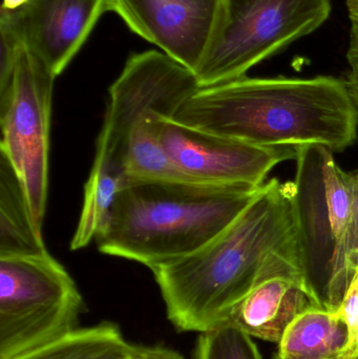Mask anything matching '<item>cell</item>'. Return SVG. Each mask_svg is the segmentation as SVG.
Returning <instances> with one entry per match:
<instances>
[{
  "label": "cell",
  "mask_w": 358,
  "mask_h": 359,
  "mask_svg": "<svg viewBox=\"0 0 358 359\" xmlns=\"http://www.w3.org/2000/svg\"><path fill=\"white\" fill-rule=\"evenodd\" d=\"M281 255L298 261L294 183L273 179L207 244L151 270L174 329L204 333L227 323Z\"/></svg>",
  "instance_id": "1"
},
{
  "label": "cell",
  "mask_w": 358,
  "mask_h": 359,
  "mask_svg": "<svg viewBox=\"0 0 358 359\" xmlns=\"http://www.w3.org/2000/svg\"><path fill=\"white\" fill-rule=\"evenodd\" d=\"M172 119L256 147L323 145L340 151L357 141L358 104L336 78L245 76L200 88Z\"/></svg>",
  "instance_id": "2"
},
{
  "label": "cell",
  "mask_w": 358,
  "mask_h": 359,
  "mask_svg": "<svg viewBox=\"0 0 358 359\" xmlns=\"http://www.w3.org/2000/svg\"><path fill=\"white\" fill-rule=\"evenodd\" d=\"M263 185L128 180L97 236L98 250L149 269L186 257L224 231Z\"/></svg>",
  "instance_id": "3"
},
{
  "label": "cell",
  "mask_w": 358,
  "mask_h": 359,
  "mask_svg": "<svg viewBox=\"0 0 358 359\" xmlns=\"http://www.w3.org/2000/svg\"><path fill=\"white\" fill-rule=\"evenodd\" d=\"M86 306L50 253L0 257V359H16L79 328Z\"/></svg>",
  "instance_id": "4"
},
{
  "label": "cell",
  "mask_w": 358,
  "mask_h": 359,
  "mask_svg": "<svg viewBox=\"0 0 358 359\" xmlns=\"http://www.w3.org/2000/svg\"><path fill=\"white\" fill-rule=\"evenodd\" d=\"M224 20L195 75L200 88L246 73L296 40L319 29L331 0H224Z\"/></svg>",
  "instance_id": "5"
},
{
  "label": "cell",
  "mask_w": 358,
  "mask_h": 359,
  "mask_svg": "<svg viewBox=\"0 0 358 359\" xmlns=\"http://www.w3.org/2000/svg\"><path fill=\"white\" fill-rule=\"evenodd\" d=\"M199 88L195 73L165 53L151 50L132 54L109 88L90 170L126 182L124 164L134 130L156 116L172 119Z\"/></svg>",
  "instance_id": "6"
},
{
  "label": "cell",
  "mask_w": 358,
  "mask_h": 359,
  "mask_svg": "<svg viewBox=\"0 0 358 359\" xmlns=\"http://www.w3.org/2000/svg\"><path fill=\"white\" fill-rule=\"evenodd\" d=\"M55 79L48 65L23 46L10 86L0 94V153L20 180L34 223L41 232L48 200Z\"/></svg>",
  "instance_id": "7"
},
{
  "label": "cell",
  "mask_w": 358,
  "mask_h": 359,
  "mask_svg": "<svg viewBox=\"0 0 358 359\" xmlns=\"http://www.w3.org/2000/svg\"><path fill=\"white\" fill-rule=\"evenodd\" d=\"M323 145L296 147L294 208L298 267L317 307L336 312L354 274L347 262L326 198Z\"/></svg>",
  "instance_id": "8"
},
{
  "label": "cell",
  "mask_w": 358,
  "mask_h": 359,
  "mask_svg": "<svg viewBox=\"0 0 358 359\" xmlns=\"http://www.w3.org/2000/svg\"><path fill=\"white\" fill-rule=\"evenodd\" d=\"M156 134L186 178L214 185L262 186L271 170L296 159V147H263L204 132L172 118L155 120Z\"/></svg>",
  "instance_id": "9"
},
{
  "label": "cell",
  "mask_w": 358,
  "mask_h": 359,
  "mask_svg": "<svg viewBox=\"0 0 358 359\" xmlns=\"http://www.w3.org/2000/svg\"><path fill=\"white\" fill-rule=\"evenodd\" d=\"M137 35L195 73L224 20V0H109Z\"/></svg>",
  "instance_id": "10"
},
{
  "label": "cell",
  "mask_w": 358,
  "mask_h": 359,
  "mask_svg": "<svg viewBox=\"0 0 358 359\" xmlns=\"http://www.w3.org/2000/svg\"><path fill=\"white\" fill-rule=\"evenodd\" d=\"M107 11L109 0H31L18 10L1 8L0 20L58 77Z\"/></svg>",
  "instance_id": "11"
},
{
  "label": "cell",
  "mask_w": 358,
  "mask_h": 359,
  "mask_svg": "<svg viewBox=\"0 0 358 359\" xmlns=\"http://www.w3.org/2000/svg\"><path fill=\"white\" fill-rule=\"evenodd\" d=\"M313 306L317 307L305 289L298 259L281 255L235 306L227 323L252 337L280 344L294 318Z\"/></svg>",
  "instance_id": "12"
},
{
  "label": "cell",
  "mask_w": 358,
  "mask_h": 359,
  "mask_svg": "<svg viewBox=\"0 0 358 359\" xmlns=\"http://www.w3.org/2000/svg\"><path fill=\"white\" fill-rule=\"evenodd\" d=\"M48 252L20 180L0 153V257Z\"/></svg>",
  "instance_id": "13"
},
{
  "label": "cell",
  "mask_w": 358,
  "mask_h": 359,
  "mask_svg": "<svg viewBox=\"0 0 358 359\" xmlns=\"http://www.w3.org/2000/svg\"><path fill=\"white\" fill-rule=\"evenodd\" d=\"M347 343L348 331L338 314L313 306L294 318L277 354L286 359H338Z\"/></svg>",
  "instance_id": "14"
},
{
  "label": "cell",
  "mask_w": 358,
  "mask_h": 359,
  "mask_svg": "<svg viewBox=\"0 0 358 359\" xmlns=\"http://www.w3.org/2000/svg\"><path fill=\"white\" fill-rule=\"evenodd\" d=\"M130 345L117 324L102 322L16 359H125Z\"/></svg>",
  "instance_id": "15"
},
{
  "label": "cell",
  "mask_w": 358,
  "mask_h": 359,
  "mask_svg": "<svg viewBox=\"0 0 358 359\" xmlns=\"http://www.w3.org/2000/svg\"><path fill=\"white\" fill-rule=\"evenodd\" d=\"M195 359H262L252 337L237 327L225 323L200 333Z\"/></svg>",
  "instance_id": "16"
},
{
  "label": "cell",
  "mask_w": 358,
  "mask_h": 359,
  "mask_svg": "<svg viewBox=\"0 0 358 359\" xmlns=\"http://www.w3.org/2000/svg\"><path fill=\"white\" fill-rule=\"evenodd\" d=\"M336 313L348 331V343L338 359L358 358V270Z\"/></svg>",
  "instance_id": "17"
},
{
  "label": "cell",
  "mask_w": 358,
  "mask_h": 359,
  "mask_svg": "<svg viewBox=\"0 0 358 359\" xmlns=\"http://www.w3.org/2000/svg\"><path fill=\"white\" fill-rule=\"evenodd\" d=\"M355 179V201L352 217L346 238V255L349 268L353 274L358 270V170L353 172Z\"/></svg>",
  "instance_id": "18"
},
{
  "label": "cell",
  "mask_w": 358,
  "mask_h": 359,
  "mask_svg": "<svg viewBox=\"0 0 358 359\" xmlns=\"http://www.w3.org/2000/svg\"><path fill=\"white\" fill-rule=\"evenodd\" d=\"M125 359H185L179 352L163 346L132 345Z\"/></svg>",
  "instance_id": "19"
},
{
  "label": "cell",
  "mask_w": 358,
  "mask_h": 359,
  "mask_svg": "<svg viewBox=\"0 0 358 359\" xmlns=\"http://www.w3.org/2000/svg\"><path fill=\"white\" fill-rule=\"evenodd\" d=\"M351 71L349 74L348 86L351 95L354 98L355 102L358 104V62L351 63Z\"/></svg>",
  "instance_id": "20"
},
{
  "label": "cell",
  "mask_w": 358,
  "mask_h": 359,
  "mask_svg": "<svg viewBox=\"0 0 358 359\" xmlns=\"http://www.w3.org/2000/svg\"><path fill=\"white\" fill-rule=\"evenodd\" d=\"M31 0H4L1 8L6 11H15L22 8L25 4H29Z\"/></svg>",
  "instance_id": "21"
},
{
  "label": "cell",
  "mask_w": 358,
  "mask_h": 359,
  "mask_svg": "<svg viewBox=\"0 0 358 359\" xmlns=\"http://www.w3.org/2000/svg\"><path fill=\"white\" fill-rule=\"evenodd\" d=\"M275 359H286V358H282L281 356L277 355V354H275Z\"/></svg>",
  "instance_id": "22"
},
{
  "label": "cell",
  "mask_w": 358,
  "mask_h": 359,
  "mask_svg": "<svg viewBox=\"0 0 358 359\" xmlns=\"http://www.w3.org/2000/svg\"><path fill=\"white\" fill-rule=\"evenodd\" d=\"M357 359H358V358Z\"/></svg>",
  "instance_id": "23"
}]
</instances>
